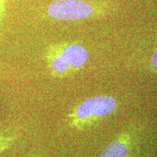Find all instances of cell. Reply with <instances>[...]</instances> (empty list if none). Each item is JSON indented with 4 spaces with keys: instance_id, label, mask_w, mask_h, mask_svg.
<instances>
[{
    "instance_id": "cell-2",
    "label": "cell",
    "mask_w": 157,
    "mask_h": 157,
    "mask_svg": "<svg viewBox=\"0 0 157 157\" xmlns=\"http://www.w3.org/2000/svg\"><path fill=\"white\" fill-rule=\"evenodd\" d=\"M117 109V101L109 95H95L80 102L67 115L71 128L83 129L109 116Z\"/></svg>"
},
{
    "instance_id": "cell-4",
    "label": "cell",
    "mask_w": 157,
    "mask_h": 157,
    "mask_svg": "<svg viewBox=\"0 0 157 157\" xmlns=\"http://www.w3.org/2000/svg\"><path fill=\"white\" fill-rule=\"evenodd\" d=\"M129 148L126 138L121 137L110 142L100 154L99 157H128Z\"/></svg>"
},
{
    "instance_id": "cell-5",
    "label": "cell",
    "mask_w": 157,
    "mask_h": 157,
    "mask_svg": "<svg viewBox=\"0 0 157 157\" xmlns=\"http://www.w3.org/2000/svg\"><path fill=\"white\" fill-rule=\"evenodd\" d=\"M15 140L14 136L11 135H5L0 133V154L6 151V149H8L9 147L13 144Z\"/></svg>"
},
{
    "instance_id": "cell-6",
    "label": "cell",
    "mask_w": 157,
    "mask_h": 157,
    "mask_svg": "<svg viewBox=\"0 0 157 157\" xmlns=\"http://www.w3.org/2000/svg\"><path fill=\"white\" fill-rule=\"evenodd\" d=\"M151 66L155 71H157V50L155 51V52H154V54L152 55Z\"/></svg>"
},
{
    "instance_id": "cell-3",
    "label": "cell",
    "mask_w": 157,
    "mask_h": 157,
    "mask_svg": "<svg viewBox=\"0 0 157 157\" xmlns=\"http://www.w3.org/2000/svg\"><path fill=\"white\" fill-rule=\"evenodd\" d=\"M52 18L60 21H76L93 17L95 8L84 0H56L47 9Z\"/></svg>"
},
{
    "instance_id": "cell-7",
    "label": "cell",
    "mask_w": 157,
    "mask_h": 157,
    "mask_svg": "<svg viewBox=\"0 0 157 157\" xmlns=\"http://www.w3.org/2000/svg\"><path fill=\"white\" fill-rule=\"evenodd\" d=\"M4 0H0V21L2 19V16L4 13Z\"/></svg>"
},
{
    "instance_id": "cell-1",
    "label": "cell",
    "mask_w": 157,
    "mask_h": 157,
    "mask_svg": "<svg viewBox=\"0 0 157 157\" xmlns=\"http://www.w3.org/2000/svg\"><path fill=\"white\" fill-rule=\"evenodd\" d=\"M45 57L52 76L67 78L84 67L88 60V52L77 42H61L49 45Z\"/></svg>"
}]
</instances>
